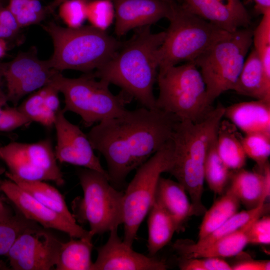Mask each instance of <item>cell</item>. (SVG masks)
<instances>
[{"label": "cell", "mask_w": 270, "mask_h": 270, "mask_svg": "<svg viewBox=\"0 0 270 270\" xmlns=\"http://www.w3.org/2000/svg\"><path fill=\"white\" fill-rule=\"evenodd\" d=\"M148 249L150 256H154L171 240L176 227L166 210L156 200L148 213Z\"/></svg>", "instance_id": "obj_25"}, {"label": "cell", "mask_w": 270, "mask_h": 270, "mask_svg": "<svg viewBox=\"0 0 270 270\" xmlns=\"http://www.w3.org/2000/svg\"><path fill=\"white\" fill-rule=\"evenodd\" d=\"M84 0V1H85L86 2H88L90 1V0Z\"/></svg>", "instance_id": "obj_52"}, {"label": "cell", "mask_w": 270, "mask_h": 270, "mask_svg": "<svg viewBox=\"0 0 270 270\" xmlns=\"http://www.w3.org/2000/svg\"><path fill=\"white\" fill-rule=\"evenodd\" d=\"M228 188L247 210L253 209L264 204L270 197L262 172H250L244 168L234 170Z\"/></svg>", "instance_id": "obj_23"}, {"label": "cell", "mask_w": 270, "mask_h": 270, "mask_svg": "<svg viewBox=\"0 0 270 270\" xmlns=\"http://www.w3.org/2000/svg\"><path fill=\"white\" fill-rule=\"evenodd\" d=\"M270 210L269 204H262L256 208L237 212L217 229L196 242L186 240L188 245L198 248L208 245L216 240L238 230L252 219L265 215Z\"/></svg>", "instance_id": "obj_30"}, {"label": "cell", "mask_w": 270, "mask_h": 270, "mask_svg": "<svg viewBox=\"0 0 270 270\" xmlns=\"http://www.w3.org/2000/svg\"><path fill=\"white\" fill-rule=\"evenodd\" d=\"M43 28L54 45V53L48 62L52 68L60 72H92L108 61L122 44L106 31L91 25L73 28L51 22Z\"/></svg>", "instance_id": "obj_4"}, {"label": "cell", "mask_w": 270, "mask_h": 270, "mask_svg": "<svg viewBox=\"0 0 270 270\" xmlns=\"http://www.w3.org/2000/svg\"><path fill=\"white\" fill-rule=\"evenodd\" d=\"M232 267V270H269L270 262L248 260L236 264Z\"/></svg>", "instance_id": "obj_40"}, {"label": "cell", "mask_w": 270, "mask_h": 270, "mask_svg": "<svg viewBox=\"0 0 270 270\" xmlns=\"http://www.w3.org/2000/svg\"><path fill=\"white\" fill-rule=\"evenodd\" d=\"M256 10L261 14L270 11V0H254Z\"/></svg>", "instance_id": "obj_44"}, {"label": "cell", "mask_w": 270, "mask_h": 270, "mask_svg": "<svg viewBox=\"0 0 270 270\" xmlns=\"http://www.w3.org/2000/svg\"><path fill=\"white\" fill-rule=\"evenodd\" d=\"M56 71L48 60L38 58L35 47L19 53L9 62H3L6 102L16 106L23 97L48 84Z\"/></svg>", "instance_id": "obj_12"}, {"label": "cell", "mask_w": 270, "mask_h": 270, "mask_svg": "<svg viewBox=\"0 0 270 270\" xmlns=\"http://www.w3.org/2000/svg\"><path fill=\"white\" fill-rule=\"evenodd\" d=\"M248 244L270 243V217L264 215L256 219L249 228L248 232Z\"/></svg>", "instance_id": "obj_39"}, {"label": "cell", "mask_w": 270, "mask_h": 270, "mask_svg": "<svg viewBox=\"0 0 270 270\" xmlns=\"http://www.w3.org/2000/svg\"><path fill=\"white\" fill-rule=\"evenodd\" d=\"M6 177L40 203L62 215L70 221L76 222L70 212L64 196L53 186L42 180H28L6 172Z\"/></svg>", "instance_id": "obj_26"}, {"label": "cell", "mask_w": 270, "mask_h": 270, "mask_svg": "<svg viewBox=\"0 0 270 270\" xmlns=\"http://www.w3.org/2000/svg\"><path fill=\"white\" fill-rule=\"evenodd\" d=\"M180 120L158 108L142 107L98 122L86 135L106 161L110 182L118 186L170 140Z\"/></svg>", "instance_id": "obj_1"}, {"label": "cell", "mask_w": 270, "mask_h": 270, "mask_svg": "<svg viewBox=\"0 0 270 270\" xmlns=\"http://www.w3.org/2000/svg\"><path fill=\"white\" fill-rule=\"evenodd\" d=\"M224 116L245 134H270V100H256L225 108Z\"/></svg>", "instance_id": "obj_20"}, {"label": "cell", "mask_w": 270, "mask_h": 270, "mask_svg": "<svg viewBox=\"0 0 270 270\" xmlns=\"http://www.w3.org/2000/svg\"><path fill=\"white\" fill-rule=\"evenodd\" d=\"M4 172V169L0 168V174Z\"/></svg>", "instance_id": "obj_51"}, {"label": "cell", "mask_w": 270, "mask_h": 270, "mask_svg": "<svg viewBox=\"0 0 270 270\" xmlns=\"http://www.w3.org/2000/svg\"><path fill=\"white\" fill-rule=\"evenodd\" d=\"M31 122L18 106H0V132H11Z\"/></svg>", "instance_id": "obj_38"}, {"label": "cell", "mask_w": 270, "mask_h": 270, "mask_svg": "<svg viewBox=\"0 0 270 270\" xmlns=\"http://www.w3.org/2000/svg\"><path fill=\"white\" fill-rule=\"evenodd\" d=\"M0 159L9 173L28 180H50L58 186L64 183L50 139L36 142H13L0 144Z\"/></svg>", "instance_id": "obj_11"}, {"label": "cell", "mask_w": 270, "mask_h": 270, "mask_svg": "<svg viewBox=\"0 0 270 270\" xmlns=\"http://www.w3.org/2000/svg\"><path fill=\"white\" fill-rule=\"evenodd\" d=\"M0 25L18 33L19 28L14 16L6 6L0 2Z\"/></svg>", "instance_id": "obj_41"}, {"label": "cell", "mask_w": 270, "mask_h": 270, "mask_svg": "<svg viewBox=\"0 0 270 270\" xmlns=\"http://www.w3.org/2000/svg\"><path fill=\"white\" fill-rule=\"evenodd\" d=\"M240 205L238 198L227 190L226 192L204 212L200 226L198 240L210 234L237 212Z\"/></svg>", "instance_id": "obj_28"}, {"label": "cell", "mask_w": 270, "mask_h": 270, "mask_svg": "<svg viewBox=\"0 0 270 270\" xmlns=\"http://www.w3.org/2000/svg\"><path fill=\"white\" fill-rule=\"evenodd\" d=\"M252 36L250 27L238 30L218 40L194 62L200 68L212 104L223 92L233 90L252 44Z\"/></svg>", "instance_id": "obj_9"}, {"label": "cell", "mask_w": 270, "mask_h": 270, "mask_svg": "<svg viewBox=\"0 0 270 270\" xmlns=\"http://www.w3.org/2000/svg\"><path fill=\"white\" fill-rule=\"evenodd\" d=\"M256 217L232 233L225 236L213 242L198 248H192L186 244L184 240H178L173 244V248L180 257L194 258L232 257L240 254L248 244V232Z\"/></svg>", "instance_id": "obj_19"}, {"label": "cell", "mask_w": 270, "mask_h": 270, "mask_svg": "<svg viewBox=\"0 0 270 270\" xmlns=\"http://www.w3.org/2000/svg\"><path fill=\"white\" fill-rule=\"evenodd\" d=\"M154 200L172 218L176 232L180 231L186 220L193 216L191 202L186 192L178 182L160 176L158 182Z\"/></svg>", "instance_id": "obj_21"}, {"label": "cell", "mask_w": 270, "mask_h": 270, "mask_svg": "<svg viewBox=\"0 0 270 270\" xmlns=\"http://www.w3.org/2000/svg\"><path fill=\"white\" fill-rule=\"evenodd\" d=\"M232 172L218 154L216 137L210 144L205 159L204 180L214 192L221 195L230 182Z\"/></svg>", "instance_id": "obj_29"}, {"label": "cell", "mask_w": 270, "mask_h": 270, "mask_svg": "<svg viewBox=\"0 0 270 270\" xmlns=\"http://www.w3.org/2000/svg\"><path fill=\"white\" fill-rule=\"evenodd\" d=\"M67 0H54L48 6H46L48 13L53 12L63 2Z\"/></svg>", "instance_id": "obj_48"}, {"label": "cell", "mask_w": 270, "mask_h": 270, "mask_svg": "<svg viewBox=\"0 0 270 270\" xmlns=\"http://www.w3.org/2000/svg\"><path fill=\"white\" fill-rule=\"evenodd\" d=\"M92 270H165L164 260L134 251L118 236V228L110 232L106 243L97 248Z\"/></svg>", "instance_id": "obj_16"}, {"label": "cell", "mask_w": 270, "mask_h": 270, "mask_svg": "<svg viewBox=\"0 0 270 270\" xmlns=\"http://www.w3.org/2000/svg\"><path fill=\"white\" fill-rule=\"evenodd\" d=\"M96 78L92 72L78 78H68L57 70L48 84L63 94L64 112L79 115L86 127L122 114L126 110V106L133 99L122 90L113 94L108 82Z\"/></svg>", "instance_id": "obj_5"}, {"label": "cell", "mask_w": 270, "mask_h": 270, "mask_svg": "<svg viewBox=\"0 0 270 270\" xmlns=\"http://www.w3.org/2000/svg\"><path fill=\"white\" fill-rule=\"evenodd\" d=\"M150 26L136 28L131 38L92 73L96 78L120 87L143 107L155 109L153 87L158 70V50L166 32L153 33Z\"/></svg>", "instance_id": "obj_2"}, {"label": "cell", "mask_w": 270, "mask_h": 270, "mask_svg": "<svg viewBox=\"0 0 270 270\" xmlns=\"http://www.w3.org/2000/svg\"><path fill=\"white\" fill-rule=\"evenodd\" d=\"M252 50L245 60L233 90L256 100H270V78L257 52L254 48Z\"/></svg>", "instance_id": "obj_22"}, {"label": "cell", "mask_w": 270, "mask_h": 270, "mask_svg": "<svg viewBox=\"0 0 270 270\" xmlns=\"http://www.w3.org/2000/svg\"><path fill=\"white\" fill-rule=\"evenodd\" d=\"M62 242L56 270H92V239L78 238Z\"/></svg>", "instance_id": "obj_27"}, {"label": "cell", "mask_w": 270, "mask_h": 270, "mask_svg": "<svg viewBox=\"0 0 270 270\" xmlns=\"http://www.w3.org/2000/svg\"><path fill=\"white\" fill-rule=\"evenodd\" d=\"M238 129L228 120H221L217 132L216 146L219 156L231 170L244 168L246 156Z\"/></svg>", "instance_id": "obj_24"}, {"label": "cell", "mask_w": 270, "mask_h": 270, "mask_svg": "<svg viewBox=\"0 0 270 270\" xmlns=\"http://www.w3.org/2000/svg\"><path fill=\"white\" fill-rule=\"evenodd\" d=\"M28 9L38 14H46V6H44L40 0H19Z\"/></svg>", "instance_id": "obj_42"}, {"label": "cell", "mask_w": 270, "mask_h": 270, "mask_svg": "<svg viewBox=\"0 0 270 270\" xmlns=\"http://www.w3.org/2000/svg\"><path fill=\"white\" fill-rule=\"evenodd\" d=\"M161 0L169 3V4H172L175 2H180L182 1V0Z\"/></svg>", "instance_id": "obj_49"}, {"label": "cell", "mask_w": 270, "mask_h": 270, "mask_svg": "<svg viewBox=\"0 0 270 270\" xmlns=\"http://www.w3.org/2000/svg\"><path fill=\"white\" fill-rule=\"evenodd\" d=\"M54 126L56 137L54 151L58 162L95 170L109 178L87 135L65 117L62 108L57 114Z\"/></svg>", "instance_id": "obj_15"}, {"label": "cell", "mask_w": 270, "mask_h": 270, "mask_svg": "<svg viewBox=\"0 0 270 270\" xmlns=\"http://www.w3.org/2000/svg\"><path fill=\"white\" fill-rule=\"evenodd\" d=\"M173 163V146L170 140L137 168L124 192L123 241L132 246L142 222L154 202L158 182L162 173L168 172Z\"/></svg>", "instance_id": "obj_10"}, {"label": "cell", "mask_w": 270, "mask_h": 270, "mask_svg": "<svg viewBox=\"0 0 270 270\" xmlns=\"http://www.w3.org/2000/svg\"><path fill=\"white\" fill-rule=\"evenodd\" d=\"M3 62H0V106L6 105L5 92L4 90Z\"/></svg>", "instance_id": "obj_45"}, {"label": "cell", "mask_w": 270, "mask_h": 270, "mask_svg": "<svg viewBox=\"0 0 270 270\" xmlns=\"http://www.w3.org/2000/svg\"><path fill=\"white\" fill-rule=\"evenodd\" d=\"M262 15L258 25L253 30L252 43L265 73L270 78V11Z\"/></svg>", "instance_id": "obj_34"}, {"label": "cell", "mask_w": 270, "mask_h": 270, "mask_svg": "<svg viewBox=\"0 0 270 270\" xmlns=\"http://www.w3.org/2000/svg\"><path fill=\"white\" fill-rule=\"evenodd\" d=\"M170 25L158 50V70L182 62H194L218 40L227 36L226 32L184 8L171 4Z\"/></svg>", "instance_id": "obj_6"}, {"label": "cell", "mask_w": 270, "mask_h": 270, "mask_svg": "<svg viewBox=\"0 0 270 270\" xmlns=\"http://www.w3.org/2000/svg\"><path fill=\"white\" fill-rule=\"evenodd\" d=\"M114 18L112 0H92L87 3L86 19L91 26L106 31Z\"/></svg>", "instance_id": "obj_35"}, {"label": "cell", "mask_w": 270, "mask_h": 270, "mask_svg": "<svg viewBox=\"0 0 270 270\" xmlns=\"http://www.w3.org/2000/svg\"><path fill=\"white\" fill-rule=\"evenodd\" d=\"M156 81L159 89L156 108L180 120L200 122L214 108L200 70L194 62L158 70Z\"/></svg>", "instance_id": "obj_7"}, {"label": "cell", "mask_w": 270, "mask_h": 270, "mask_svg": "<svg viewBox=\"0 0 270 270\" xmlns=\"http://www.w3.org/2000/svg\"><path fill=\"white\" fill-rule=\"evenodd\" d=\"M87 3L83 0H67L59 6V15L70 28L82 26L86 19Z\"/></svg>", "instance_id": "obj_36"}, {"label": "cell", "mask_w": 270, "mask_h": 270, "mask_svg": "<svg viewBox=\"0 0 270 270\" xmlns=\"http://www.w3.org/2000/svg\"><path fill=\"white\" fill-rule=\"evenodd\" d=\"M46 86L31 93L18 106L31 122H34L50 128L54 126L56 115L50 112L45 104Z\"/></svg>", "instance_id": "obj_31"}, {"label": "cell", "mask_w": 270, "mask_h": 270, "mask_svg": "<svg viewBox=\"0 0 270 270\" xmlns=\"http://www.w3.org/2000/svg\"><path fill=\"white\" fill-rule=\"evenodd\" d=\"M83 197L72 202L76 221L88 222L92 237L115 228L123 224L124 192L118 190L108 178L98 171L86 168L76 172Z\"/></svg>", "instance_id": "obj_8"}, {"label": "cell", "mask_w": 270, "mask_h": 270, "mask_svg": "<svg viewBox=\"0 0 270 270\" xmlns=\"http://www.w3.org/2000/svg\"><path fill=\"white\" fill-rule=\"evenodd\" d=\"M178 266L182 270H232V267L220 258H179Z\"/></svg>", "instance_id": "obj_37"}, {"label": "cell", "mask_w": 270, "mask_h": 270, "mask_svg": "<svg viewBox=\"0 0 270 270\" xmlns=\"http://www.w3.org/2000/svg\"><path fill=\"white\" fill-rule=\"evenodd\" d=\"M39 226L18 210L10 219L0 222V256H5L16 240L28 228Z\"/></svg>", "instance_id": "obj_32"}, {"label": "cell", "mask_w": 270, "mask_h": 270, "mask_svg": "<svg viewBox=\"0 0 270 270\" xmlns=\"http://www.w3.org/2000/svg\"><path fill=\"white\" fill-rule=\"evenodd\" d=\"M8 48V43L6 40L0 39V60L6 54Z\"/></svg>", "instance_id": "obj_47"}, {"label": "cell", "mask_w": 270, "mask_h": 270, "mask_svg": "<svg viewBox=\"0 0 270 270\" xmlns=\"http://www.w3.org/2000/svg\"><path fill=\"white\" fill-rule=\"evenodd\" d=\"M62 242L39 226L21 234L6 256L12 270H52L56 264Z\"/></svg>", "instance_id": "obj_13"}, {"label": "cell", "mask_w": 270, "mask_h": 270, "mask_svg": "<svg viewBox=\"0 0 270 270\" xmlns=\"http://www.w3.org/2000/svg\"><path fill=\"white\" fill-rule=\"evenodd\" d=\"M0 188L17 210L44 228L68 234L71 238L92 239L89 230L40 203L10 180H0Z\"/></svg>", "instance_id": "obj_14"}, {"label": "cell", "mask_w": 270, "mask_h": 270, "mask_svg": "<svg viewBox=\"0 0 270 270\" xmlns=\"http://www.w3.org/2000/svg\"><path fill=\"white\" fill-rule=\"evenodd\" d=\"M225 107L218 104L202 121L180 120L172 132L173 163L169 171L181 184L191 200L193 216L206 209L202 202L204 164L209 148L216 137Z\"/></svg>", "instance_id": "obj_3"}, {"label": "cell", "mask_w": 270, "mask_h": 270, "mask_svg": "<svg viewBox=\"0 0 270 270\" xmlns=\"http://www.w3.org/2000/svg\"><path fill=\"white\" fill-rule=\"evenodd\" d=\"M116 18L114 32L118 36L130 30L150 26L166 18L171 4L161 0H112Z\"/></svg>", "instance_id": "obj_18"}, {"label": "cell", "mask_w": 270, "mask_h": 270, "mask_svg": "<svg viewBox=\"0 0 270 270\" xmlns=\"http://www.w3.org/2000/svg\"><path fill=\"white\" fill-rule=\"evenodd\" d=\"M2 192L0 186V222L10 219L14 215L11 208L5 202L2 196Z\"/></svg>", "instance_id": "obj_43"}, {"label": "cell", "mask_w": 270, "mask_h": 270, "mask_svg": "<svg viewBox=\"0 0 270 270\" xmlns=\"http://www.w3.org/2000/svg\"><path fill=\"white\" fill-rule=\"evenodd\" d=\"M180 4L228 32L249 28L251 24V18L241 0H182Z\"/></svg>", "instance_id": "obj_17"}, {"label": "cell", "mask_w": 270, "mask_h": 270, "mask_svg": "<svg viewBox=\"0 0 270 270\" xmlns=\"http://www.w3.org/2000/svg\"><path fill=\"white\" fill-rule=\"evenodd\" d=\"M246 156L254 160L259 170L268 162L270 155V134L255 132L246 134L242 138Z\"/></svg>", "instance_id": "obj_33"}, {"label": "cell", "mask_w": 270, "mask_h": 270, "mask_svg": "<svg viewBox=\"0 0 270 270\" xmlns=\"http://www.w3.org/2000/svg\"><path fill=\"white\" fill-rule=\"evenodd\" d=\"M8 0H0V2L2 3V4L6 6L8 4Z\"/></svg>", "instance_id": "obj_50"}, {"label": "cell", "mask_w": 270, "mask_h": 270, "mask_svg": "<svg viewBox=\"0 0 270 270\" xmlns=\"http://www.w3.org/2000/svg\"><path fill=\"white\" fill-rule=\"evenodd\" d=\"M18 33L0 25V39L6 40L13 38Z\"/></svg>", "instance_id": "obj_46"}]
</instances>
